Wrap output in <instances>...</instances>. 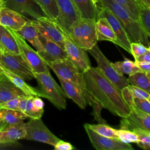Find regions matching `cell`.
Segmentation results:
<instances>
[{
    "label": "cell",
    "instance_id": "f5cc1de1",
    "mask_svg": "<svg viewBox=\"0 0 150 150\" xmlns=\"http://www.w3.org/2000/svg\"><path fill=\"white\" fill-rule=\"evenodd\" d=\"M4 51V49L2 48V47L1 46V44H0V56H1V55L2 54V53H3Z\"/></svg>",
    "mask_w": 150,
    "mask_h": 150
},
{
    "label": "cell",
    "instance_id": "9a60e30c",
    "mask_svg": "<svg viewBox=\"0 0 150 150\" xmlns=\"http://www.w3.org/2000/svg\"><path fill=\"white\" fill-rule=\"evenodd\" d=\"M4 5L24 17L30 19H38L46 17L45 13L35 0H3Z\"/></svg>",
    "mask_w": 150,
    "mask_h": 150
},
{
    "label": "cell",
    "instance_id": "b9f144b4",
    "mask_svg": "<svg viewBox=\"0 0 150 150\" xmlns=\"http://www.w3.org/2000/svg\"><path fill=\"white\" fill-rule=\"evenodd\" d=\"M121 90V93L122 97L124 100V101L126 102V103L128 105V106L130 107V108H135L134 102V98L132 96L128 88L127 87L123 88Z\"/></svg>",
    "mask_w": 150,
    "mask_h": 150
},
{
    "label": "cell",
    "instance_id": "7c38bea8",
    "mask_svg": "<svg viewBox=\"0 0 150 150\" xmlns=\"http://www.w3.org/2000/svg\"><path fill=\"white\" fill-rule=\"evenodd\" d=\"M84 128L93 146L98 150H133L129 143H125L118 138L100 135L89 128L86 124Z\"/></svg>",
    "mask_w": 150,
    "mask_h": 150
},
{
    "label": "cell",
    "instance_id": "e0dca14e",
    "mask_svg": "<svg viewBox=\"0 0 150 150\" xmlns=\"http://www.w3.org/2000/svg\"><path fill=\"white\" fill-rule=\"evenodd\" d=\"M136 128L150 131V114L137 108H133L131 109L129 114L127 117L122 118L120 122V129L132 131Z\"/></svg>",
    "mask_w": 150,
    "mask_h": 150
},
{
    "label": "cell",
    "instance_id": "c3c4849f",
    "mask_svg": "<svg viewBox=\"0 0 150 150\" xmlns=\"http://www.w3.org/2000/svg\"><path fill=\"white\" fill-rule=\"evenodd\" d=\"M7 125V124L4 121H0V130H2L3 128H5V127H6Z\"/></svg>",
    "mask_w": 150,
    "mask_h": 150
},
{
    "label": "cell",
    "instance_id": "f35d334b",
    "mask_svg": "<svg viewBox=\"0 0 150 150\" xmlns=\"http://www.w3.org/2000/svg\"><path fill=\"white\" fill-rule=\"evenodd\" d=\"M91 106L93 107V113L94 119L98 121L99 124H107L105 120H104L101 116V110L103 108L102 105L96 99L93 101Z\"/></svg>",
    "mask_w": 150,
    "mask_h": 150
},
{
    "label": "cell",
    "instance_id": "83f0119b",
    "mask_svg": "<svg viewBox=\"0 0 150 150\" xmlns=\"http://www.w3.org/2000/svg\"><path fill=\"white\" fill-rule=\"evenodd\" d=\"M128 84L138 87L150 93V72L138 71L127 78Z\"/></svg>",
    "mask_w": 150,
    "mask_h": 150
},
{
    "label": "cell",
    "instance_id": "277c9868",
    "mask_svg": "<svg viewBox=\"0 0 150 150\" xmlns=\"http://www.w3.org/2000/svg\"><path fill=\"white\" fill-rule=\"evenodd\" d=\"M96 22L93 19L80 18L71 26L68 37L87 51L97 42Z\"/></svg>",
    "mask_w": 150,
    "mask_h": 150
},
{
    "label": "cell",
    "instance_id": "44dd1931",
    "mask_svg": "<svg viewBox=\"0 0 150 150\" xmlns=\"http://www.w3.org/2000/svg\"><path fill=\"white\" fill-rule=\"evenodd\" d=\"M27 96L29 95L15 86L5 75L0 77V103Z\"/></svg>",
    "mask_w": 150,
    "mask_h": 150
},
{
    "label": "cell",
    "instance_id": "11a10c76",
    "mask_svg": "<svg viewBox=\"0 0 150 150\" xmlns=\"http://www.w3.org/2000/svg\"><path fill=\"white\" fill-rule=\"evenodd\" d=\"M0 144H2V143H1V130H0Z\"/></svg>",
    "mask_w": 150,
    "mask_h": 150
},
{
    "label": "cell",
    "instance_id": "f6af8a7d",
    "mask_svg": "<svg viewBox=\"0 0 150 150\" xmlns=\"http://www.w3.org/2000/svg\"><path fill=\"white\" fill-rule=\"evenodd\" d=\"M32 103L34 107L38 110H43L44 103L41 98L38 96H33L32 98Z\"/></svg>",
    "mask_w": 150,
    "mask_h": 150
},
{
    "label": "cell",
    "instance_id": "74e56055",
    "mask_svg": "<svg viewBox=\"0 0 150 150\" xmlns=\"http://www.w3.org/2000/svg\"><path fill=\"white\" fill-rule=\"evenodd\" d=\"M127 87L134 98H141L149 100L150 93H148L143 89L130 84H128Z\"/></svg>",
    "mask_w": 150,
    "mask_h": 150
},
{
    "label": "cell",
    "instance_id": "7a4b0ae2",
    "mask_svg": "<svg viewBox=\"0 0 150 150\" xmlns=\"http://www.w3.org/2000/svg\"><path fill=\"white\" fill-rule=\"evenodd\" d=\"M98 5L107 8L115 15L131 43L139 42L146 47H150L149 37L142 29L139 22L134 19L122 6L114 0H98Z\"/></svg>",
    "mask_w": 150,
    "mask_h": 150
},
{
    "label": "cell",
    "instance_id": "ac0fdd59",
    "mask_svg": "<svg viewBox=\"0 0 150 150\" xmlns=\"http://www.w3.org/2000/svg\"><path fill=\"white\" fill-rule=\"evenodd\" d=\"M28 19H29L4 5L0 8V25L17 31L26 23Z\"/></svg>",
    "mask_w": 150,
    "mask_h": 150
},
{
    "label": "cell",
    "instance_id": "6da1fadb",
    "mask_svg": "<svg viewBox=\"0 0 150 150\" xmlns=\"http://www.w3.org/2000/svg\"><path fill=\"white\" fill-rule=\"evenodd\" d=\"M81 74L87 91L103 108L121 118L129 114L131 108L124 101L121 90L111 82L97 67L91 66Z\"/></svg>",
    "mask_w": 150,
    "mask_h": 150
},
{
    "label": "cell",
    "instance_id": "4fadbf2b",
    "mask_svg": "<svg viewBox=\"0 0 150 150\" xmlns=\"http://www.w3.org/2000/svg\"><path fill=\"white\" fill-rule=\"evenodd\" d=\"M97 12L98 18L104 17L107 19L110 24L117 38V40L115 44L123 48L131 54V42L129 41L125 30L115 15L107 8L100 5H98L97 6Z\"/></svg>",
    "mask_w": 150,
    "mask_h": 150
},
{
    "label": "cell",
    "instance_id": "8d00e7d4",
    "mask_svg": "<svg viewBox=\"0 0 150 150\" xmlns=\"http://www.w3.org/2000/svg\"><path fill=\"white\" fill-rule=\"evenodd\" d=\"M131 54L134 59H137L139 56L146 53L150 50V47H146L144 45L139 42H131L130 43Z\"/></svg>",
    "mask_w": 150,
    "mask_h": 150
},
{
    "label": "cell",
    "instance_id": "f546056e",
    "mask_svg": "<svg viewBox=\"0 0 150 150\" xmlns=\"http://www.w3.org/2000/svg\"><path fill=\"white\" fill-rule=\"evenodd\" d=\"M3 121L7 125H12L23 122L28 117L19 110L2 109Z\"/></svg>",
    "mask_w": 150,
    "mask_h": 150
},
{
    "label": "cell",
    "instance_id": "f1b7e54d",
    "mask_svg": "<svg viewBox=\"0 0 150 150\" xmlns=\"http://www.w3.org/2000/svg\"><path fill=\"white\" fill-rule=\"evenodd\" d=\"M112 65L114 69L121 75L127 74L130 76L138 71H142L136 65L135 62H132L126 58L124 61L112 63Z\"/></svg>",
    "mask_w": 150,
    "mask_h": 150
},
{
    "label": "cell",
    "instance_id": "816d5d0a",
    "mask_svg": "<svg viewBox=\"0 0 150 150\" xmlns=\"http://www.w3.org/2000/svg\"><path fill=\"white\" fill-rule=\"evenodd\" d=\"M3 121V117H2V109H0V121Z\"/></svg>",
    "mask_w": 150,
    "mask_h": 150
},
{
    "label": "cell",
    "instance_id": "db71d44e",
    "mask_svg": "<svg viewBox=\"0 0 150 150\" xmlns=\"http://www.w3.org/2000/svg\"><path fill=\"white\" fill-rule=\"evenodd\" d=\"M4 5V1L3 0H0V8Z\"/></svg>",
    "mask_w": 150,
    "mask_h": 150
},
{
    "label": "cell",
    "instance_id": "ab89813d",
    "mask_svg": "<svg viewBox=\"0 0 150 150\" xmlns=\"http://www.w3.org/2000/svg\"><path fill=\"white\" fill-rule=\"evenodd\" d=\"M135 108L146 113L150 114V102L149 100L134 98V99Z\"/></svg>",
    "mask_w": 150,
    "mask_h": 150
},
{
    "label": "cell",
    "instance_id": "d6a6232c",
    "mask_svg": "<svg viewBox=\"0 0 150 150\" xmlns=\"http://www.w3.org/2000/svg\"><path fill=\"white\" fill-rule=\"evenodd\" d=\"M132 131L137 136V144L138 146L145 150L149 149L150 148V131L141 128H136Z\"/></svg>",
    "mask_w": 150,
    "mask_h": 150
},
{
    "label": "cell",
    "instance_id": "d6986e66",
    "mask_svg": "<svg viewBox=\"0 0 150 150\" xmlns=\"http://www.w3.org/2000/svg\"><path fill=\"white\" fill-rule=\"evenodd\" d=\"M67 97L72 100L80 108L85 109L87 102L83 91L77 84L57 77Z\"/></svg>",
    "mask_w": 150,
    "mask_h": 150
},
{
    "label": "cell",
    "instance_id": "3957f363",
    "mask_svg": "<svg viewBox=\"0 0 150 150\" xmlns=\"http://www.w3.org/2000/svg\"><path fill=\"white\" fill-rule=\"evenodd\" d=\"M39 89H37L40 97L47 98L52 104L59 110L66 108L65 92L54 80L49 70L38 73H34Z\"/></svg>",
    "mask_w": 150,
    "mask_h": 150
},
{
    "label": "cell",
    "instance_id": "d590c367",
    "mask_svg": "<svg viewBox=\"0 0 150 150\" xmlns=\"http://www.w3.org/2000/svg\"><path fill=\"white\" fill-rule=\"evenodd\" d=\"M117 138L125 143H137V136L132 131L120 129L115 130Z\"/></svg>",
    "mask_w": 150,
    "mask_h": 150
},
{
    "label": "cell",
    "instance_id": "603a6c76",
    "mask_svg": "<svg viewBox=\"0 0 150 150\" xmlns=\"http://www.w3.org/2000/svg\"><path fill=\"white\" fill-rule=\"evenodd\" d=\"M96 31L97 41L108 40L115 43V34L106 18L100 17L97 19L96 22Z\"/></svg>",
    "mask_w": 150,
    "mask_h": 150
},
{
    "label": "cell",
    "instance_id": "7bdbcfd3",
    "mask_svg": "<svg viewBox=\"0 0 150 150\" xmlns=\"http://www.w3.org/2000/svg\"><path fill=\"white\" fill-rule=\"evenodd\" d=\"M74 148L75 147L70 143L60 139L54 145V149L55 150H71Z\"/></svg>",
    "mask_w": 150,
    "mask_h": 150
},
{
    "label": "cell",
    "instance_id": "30bf717a",
    "mask_svg": "<svg viewBox=\"0 0 150 150\" xmlns=\"http://www.w3.org/2000/svg\"><path fill=\"white\" fill-rule=\"evenodd\" d=\"M2 66L25 80L35 79L33 71L19 55H15L4 51L0 56Z\"/></svg>",
    "mask_w": 150,
    "mask_h": 150
},
{
    "label": "cell",
    "instance_id": "d4e9b609",
    "mask_svg": "<svg viewBox=\"0 0 150 150\" xmlns=\"http://www.w3.org/2000/svg\"><path fill=\"white\" fill-rule=\"evenodd\" d=\"M0 44L6 52L15 55L20 54L16 42L9 28L2 25H0Z\"/></svg>",
    "mask_w": 150,
    "mask_h": 150
},
{
    "label": "cell",
    "instance_id": "484cf974",
    "mask_svg": "<svg viewBox=\"0 0 150 150\" xmlns=\"http://www.w3.org/2000/svg\"><path fill=\"white\" fill-rule=\"evenodd\" d=\"M4 74L18 88L21 90L24 93L32 96H38L40 97V94L37 89L28 84L24 79L20 76L14 74L9 70L3 66Z\"/></svg>",
    "mask_w": 150,
    "mask_h": 150
},
{
    "label": "cell",
    "instance_id": "2e32d148",
    "mask_svg": "<svg viewBox=\"0 0 150 150\" xmlns=\"http://www.w3.org/2000/svg\"><path fill=\"white\" fill-rule=\"evenodd\" d=\"M38 38L42 45V49L37 52L46 64L55 60L67 58V54L64 48L39 33H38Z\"/></svg>",
    "mask_w": 150,
    "mask_h": 150
},
{
    "label": "cell",
    "instance_id": "60d3db41",
    "mask_svg": "<svg viewBox=\"0 0 150 150\" xmlns=\"http://www.w3.org/2000/svg\"><path fill=\"white\" fill-rule=\"evenodd\" d=\"M21 98V97L15 98L8 100L6 101L3 102L2 103H0V109H8V110H19L18 104H19V99Z\"/></svg>",
    "mask_w": 150,
    "mask_h": 150
},
{
    "label": "cell",
    "instance_id": "ba28073f",
    "mask_svg": "<svg viewBox=\"0 0 150 150\" xmlns=\"http://www.w3.org/2000/svg\"><path fill=\"white\" fill-rule=\"evenodd\" d=\"M25 139L43 142L52 146L60 140L49 129L41 118H30L25 123Z\"/></svg>",
    "mask_w": 150,
    "mask_h": 150
},
{
    "label": "cell",
    "instance_id": "ee69618b",
    "mask_svg": "<svg viewBox=\"0 0 150 150\" xmlns=\"http://www.w3.org/2000/svg\"><path fill=\"white\" fill-rule=\"evenodd\" d=\"M135 63L142 71L145 72H150V62L135 60Z\"/></svg>",
    "mask_w": 150,
    "mask_h": 150
},
{
    "label": "cell",
    "instance_id": "1f68e13d",
    "mask_svg": "<svg viewBox=\"0 0 150 150\" xmlns=\"http://www.w3.org/2000/svg\"><path fill=\"white\" fill-rule=\"evenodd\" d=\"M45 13L46 18L54 21L59 14L56 0H35Z\"/></svg>",
    "mask_w": 150,
    "mask_h": 150
},
{
    "label": "cell",
    "instance_id": "9f6ffc18",
    "mask_svg": "<svg viewBox=\"0 0 150 150\" xmlns=\"http://www.w3.org/2000/svg\"><path fill=\"white\" fill-rule=\"evenodd\" d=\"M134 1H135V0H134Z\"/></svg>",
    "mask_w": 150,
    "mask_h": 150
},
{
    "label": "cell",
    "instance_id": "bcb514c9",
    "mask_svg": "<svg viewBox=\"0 0 150 150\" xmlns=\"http://www.w3.org/2000/svg\"><path fill=\"white\" fill-rule=\"evenodd\" d=\"M135 60L139 62H150V50H148L146 53L138 57L137 59H135Z\"/></svg>",
    "mask_w": 150,
    "mask_h": 150
},
{
    "label": "cell",
    "instance_id": "e575fe53",
    "mask_svg": "<svg viewBox=\"0 0 150 150\" xmlns=\"http://www.w3.org/2000/svg\"><path fill=\"white\" fill-rule=\"evenodd\" d=\"M122 6L135 20L139 21L138 8L134 0H114Z\"/></svg>",
    "mask_w": 150,
    "mask_h": 150
},
{
    "label": "cell",
    "instance_id": "8fae6325",
    "mask_svg": "<svg viewBox=\"0 0 150 150\" xmlns=\"http://www.w3.org/2000/svg\"><path fill=\"white\" fill-rule=\"evenodd\" d=\"M64 48L67 54L66 59L81 73L87 71L91 66L87 51L77 45L67 36L64 39Z\"/></svg>",
    "mask_w": 150,
    "mask_h": 150
},
{
    "label": "cell",
    "instance_id": "7dc6e473",
    "mask_svg": "<svg viewBox=\"0 0 150 150\" xmlns=\"http://www.w3.org/2000/svg\"><path fill=\"white\" fill-rule=\"evenodd\" d=\"M135 2H140L148 7H150V0H135Z\"/></svg>",
    "mask_w": 150,
    "mask_h": 150
},
{
    "label": "cell",
    "instance_id": "7402d4cb",
    "mask_svg": "<svg viewBox=\"0 0 150 150\" xmlns=\"http://www.w3.org/2000/svg\"><path fill=\"white\" fill-rule=\"evenodd\" d=\"M15 32L25 40L28 41L37 52H39L42 49V45L38 38L39 32L32 23V19H28L19 30Z\"/></svg>",
    "mask_w": 150,
    "mask_h": 150
},
{
    "label": "cell",
    "instance_id": "5bb4252c",
    "mask_svg": "<svg viewBox=\"0 0 150 150\" xmlns=\"http://www.w3.org/2000/svg\"><path fill=\"white\" fill-rule=\"evenodd\" d=\"M32 22L40 34L64 48L66 36L53 21L46 17H42L38 19H32Z\"/></svg>",
    "mask_w": 150,
    "mask_h": 150
},
{
    "label": "cell",
    "instance_id": "836d02e7",
    "mask_svg": "<svg viewBox=\"0 0 150 150\" xmlns=\"http://www.w3.org/2000/svg\"><path fill=\"white\" fill-rule=\"evenodd\" d=\"M89 128L93 129L98 134L109 138H118L115 134V129L110 127L108 124H86Z\"/></svg>",
    "mask_w": 150,
    "mask_h": 150
},
{
    "label": "cell",
    "instance_id": "4316f807",
    "mask_svg": "<svg viewBox=\"0 0 150 150\" xmlns=\"http://www.w3.org/2000/svg\"><path fill=\"white\" fill-rule=\"evenodd\" d=\"M33 97L32 96H28L21 97L18 104L19 110L25 114L28 118L31 119L41 118L44 110H38L34 107L32 103Z\"/></svg>",
    "mask_w": 150,
    "mask_h": 150
},
{
    "label": "cell",
    "instance_id": "5b68a950",
    "mask_svg": "<svg viewBox=\"0 0 150 150\" xmlns=\"http://www.w3.org/2000/svg\"><path fill=\"white\" fill-rule=\"evenodd\" d=\"M47 65L53 71L57 77H60L79 85L83 91L87 103L91 106L94 98L87 91L81 73L76 67L67 59L55 60L48 63Z\"/></svg>",
    "mask_w": 150,
    "mask_h": 150
},
{
    "label": "cell",
    "instance_id": "52a82bcc",
    "mask_svg": "<svg viewBox=\"0 0 150 150\" xmlns=\"http://www.w3.org/2000/svg\"><path fill=\"white\" fill-rule=\"evenodd\" d=\"M9 29L16 42L20 55L27 63L33 73H38L49 71V67L41 59L37 51L30 47L26 42V40L15 30L10 28Z\"/></svg>",
    "mask_w": 150,
    "mask_h": 150
},
{
    "label": "cell",
    "instance_id": "4dcf8cb0",
    "mask_svg": "<svg viewBox=\"0 0 150 150\" xmlns=\"http://www.w3.org/2000/svg\"><path fill=\"white\" fill-rule=\"evenodd\" d=\"M139 14V22L140 25L148 37L150 36V7L142 4L136 2Z\"/></svg>",
    "mask_w": 150,
    "mask_h": 150
},
{
    "label": "cell",
    "instance_id": "f907efd6",
    "mask_svg": "<svg viewBox=\"0 0 150 150\" xmlns=\"http://www.w3.org/2000/svg\"><path fill=\"white\" fill-rule=\"evenodd\" d=\"M93 3L94 4V5L96 6L97 9V6H98V0H91Z\"/></svg>",
    "mask_w": 150,
    "mask_h": 150
},
{
    "label": "cell",
    "instance_id": "cb8c5ba5",
    "mask_svg": "<svg viewBox=\"0 0 150 150\" xmlns=\"http://www.w3.org/2000/svg\"><path fill=\"white\" fill-rule=\"evenodd\" d=\"M77 10L80 18L93 19L96 21L98 19V12L96 6L91 0H71Z\"/></svg>",
    "mask_w": 150,
    "mask_h": 150
},
{
    "label": "cell",
    "instance_id": "681fc988",
    "mask_svg": "<svg viewBox=\"0 0 150 150\" xmlns=\"http://www.w3.org/2000/svg\"><path fill=\"white\" fill-rule=\"evenodd\" d=\"M4 71H3V66L1 63V60H0V77L4 76Z\"/></svg>",
    "mask_w": 150,
    "mask_h": 150
},
{
    "label": "cell",
    "instance_id": "9c48e42d",
    "mask_svg": "<svg viewBox=\"0 0 150 150\" xmlns=\"http://www.w3.org/2000/svg\"><path fill=\"white\" fill-rule=\"evenodd\" d=\"M56 2L59 14L53 21L68 36L71 26L80 18V15L71 0H56Z\"/></svg>",
    "mask_w": 150,
    "mask_h": 150
},
{
    "label": "cell",
    "instance_id": "ffe728a7",
    "mask_svg": "<svg viewBox=\"0 0 150 150\" xmlns=\"http://www.w3.org/2000/svg\"><path fill=\"white\" fill-rule=\"evenodd\" d=\"M26 135L25 123L7 125L1 130L2 144H12L18 140L24 139Z\"/></svg>",
    "mask_w": 150,
    "mask_h": 150
},
{
    "label": "cell",
    "instance_id": "8992f818",
    "mask_svg": "<svg viewBox=\"0 0 150 150\" xmlns=\"http://www.w3.org/2000/svg\"><path fill=\"white\" fill-rule=\"evenodd\" d=\"M88 52L96 60L97 67L104 74V76L112 82L116 87L121 90L127 87L129 84L127 78L124 75L119 74L113 67L111 62L103 53L97 43L87 50Z\"/></svg>",
    "mask_w": 150,
    "mask_h": 150
}]
</instances>
